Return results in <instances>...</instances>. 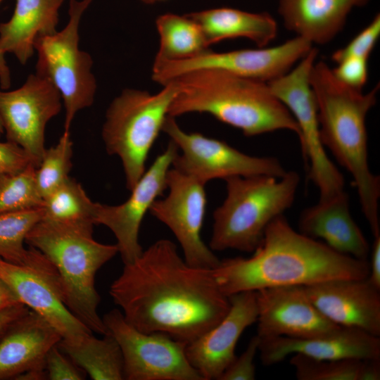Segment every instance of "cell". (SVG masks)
I'll use <instances>...</instances> for the list:
<instances>
[{"label": "cell", "instance_id": "1", "mask_svg": "<svg viewBox=\"0 0 380 380\" xmlns=\"http://www.w3.org/2000/svg\"><path fill=\"white\" fill-rule=\"evenodd\" d=\"M212 270L189 265L173 242L160 239L125 264L109 294L137 329L188 344L216 325L230 307Z\"/></svg>", "mask_w": 380, "mask_h": 380}, {"label": "cell", "instance_id": "2", "mask_svg": "<svg viewBox=\"0 0 380 380\" xmlns=\"http://www.w3.org/2000/svg\"><path fill=\"white\" fill-rule=\"evenodd\" d=\"M249 258L220 260L212 270L226 296L280 286H309L338 279H365L369 262L336 251L291 226L284 215L267 226Z\"/></svg>", "mask_w": 380, "mask_h": 380}, {"label": "cell", "instance_id": "3", "mask_svg": "<svg viewBox=\"0 0 380 380\" xmlns=\"http://www.w3.org/2000/svg\"><path fill=\"white\" fill-rule=\"evenodd\" d=\"M310 83L317 106L321 141L351 175L361 210L373 236H377L380 179L368 163L366 118L376 103L379 85L363 93L337 79L323 61L314 63Z\"/></svg>", "mask_w": 380, "mask_h": 380}, {"label": "cell", "instance_id": "4", "mask_svg": "<svg viewBox=\"0 0 380 380\" xmlns=\"http://www.w3.org/2000/svg\"><path fill=\"white\" fill-rule=\"evenodd\" d=\"M170 82L177 92L169 116L205 113L246 137L289 130L300 138L295 119L267 82L212 68L194 70Z\"/></svg>", "mask_w": 380, "mask_h": 380}, {"label": "cell", "instance_id": "5", "mask_svg": "<svg viewBox=\"0 0 380 380\" xmlns=\"http://www.w3.org/2000/svg\"><path fill=\"white\" fill-rule=\"evenodd\" d=\"M25 243L42 252L56 268L64 302L92 332L108 334L97 312L100 296L95 286L98 270L117 253L116 244L93 237V229L56 224L44 219L27 234Z\"/></svg>", "mask_w": 380, "mask_h": 380}, {"label": "cell", "instance_id": "6", "mask_svg": "<svg viewBox=\"0 0 380 380\" xmlns=\"http://www.w3.org/2000/svg\"><path fill=\"white\" fill-rule=\"evenodd\" d=\"M300 175L287 171L269 175L232 177L224 179L227 196L213 212L210 248L253 253L270 222L294 202Z\"/></svg>", "mask_w": 380, "mask_h": 380}, {"label": "cell", "instance_id": "7", "mask_svg": "<svg viewBox=\"0 0 380 380\" xmlns=\"http://www.w3.org/2000/svg\"><path fill=\"white\" fill-rule=\"evenodd\" d=\"M163 86L154 94L125 89L106 113L102 138L108 153L120 158L129 191L146 171L149 152L177 92L172 82Z\"/></svg>", "mask_w": 380, "mask_h": 380}, {"label": "cell", "instance_id": "8", "mask_svg": "<svg viewBox=\"0 0 380 380\" xmlns=\"http://www.w3.org/2000/svg\"><path fill=\"white\" fill-rule=\"evenodd\" d=\"M93 0H69V19L61 30L38 37L36 72L47 77L59 91L65 108L64 131L70 132L72 120L94 101L96 81L93 60L79 47L82 17Z\"/></svg>", "mask_w": 380, "mask_h": 380}, {"label": "cell", "instance_id": "9", "mask_svg": "<svg viewBox=\"0 0 380 380\" xmlns=\"http://www.w3.org/2000/svg\"><path fill=\"white\" fill-rule=\"evenodd\" d=\"M317 55L318 50L312 47L291 70L267 84L295 119L300 129L303 157L309 165V179L319 190V199H326L345 191V182L320 139L317 106L310 83V73Z\"/></svg>", "mask_w": 380, "mask_h": 380}, {"label": "cell", "instance_id": "10", "mask_svg": "<svg viewBox=\"0 0 380 380\" xmlns=\"http://www.w3.org/2000/svg\"><path fill=\"white\" fill-rule=\"evenodd\" d=\"M162 131L180 150L172 167L204 184L213 179L224 180L232 177H281L287 172L274 157L248 155L225 141L198 132H186L179 126L175 118L169 115Z\"/></svg>", "mask_w": 380, "mask_h": 380}, {"label": "cell", "instance_id": "11", "mask_svg": "<svg viewBox=\"0 0 380 380\" xmlns=\"http://www.w3.org/2000/svg\"><path fill=\"white\" fill-rule=\"evenodd\" d=\"M102 319L117 341L127 380H203L188 360L186 344L159 332L144 333L113 309Z\"/></svg>", "mask_w": 380, "mask_h": 380}, {"label": "cell", "instance_id": "12", "mask_svg": "<svg viewBox=\"0 0 380 380\" xmlns=\"http://www.w3.org/2000/svg\"><path fill=\"white\" fill-rule=\"evenodd\" d=\"M312 48V43L296 36L270 48L227 52L209 50L195 58L182 61L155 59L152 78L164 85L185 72L212 68L267 83L288 72Z\"/></svg>", "mask_w": 380, "mask_h": 380}, {"label": "cell", "instance_id": "13", "mask_svg": "<svg viewBox=\"0 0 380 380\" xmlns=\"http://www.w3.org/2000/svg\"><path fill=\"white\" fill-rule=\"evenodd\" d=\"M28 260L14 264L0 258V278L20 303L48 322L62 338L75 339L93 333L65 304L58 271L50 260L30 246Z\"/></svg>", "mask_w": 380, "mask_h": 380}, {"label": "cell", "instance_id": "14", "mask_svg": "<svg viewBox=\"0 0 380 380\" xmlns=\"http://www.w3.org/2000/svg\"><path fill=\"white\" fill-rule=\"evenodd\" d=\"M62 97L47 77L28 75L11 91L0 89V119L8 141L20 146L37 167L45 151V129L62 108Z\"/></svg>", "mask_w": 380, "mask_h": 380}, {"label": "cell", "instance_id": "15", "mask_svg": "<svg viewBox=\"0 0 380 380\" xmlns=\"http://www.w3.org/2000/svg\"><path fill=\"white\" fill-rule=\"evenodd\" d=\"M166 184L167 196L156 199L149 212L174 234L186 263L214 269L220 260L201 235L207 203L205 184L173 167L167 172Z\"/></svg>", "mask_w": 380, "mask_h": 380}, {"label": "cell", "instance_id": "16", "mask_svg": "<svg viewBox=\"0 0 380 380\" xmlns=\"http://www.w3.org/2000/svg\"><path fill=\"white\" fill-rule=\"evenodd\" d=\"M178 152L177 146L170 141L122 203L109 205L94 202L93 222L104 225L113 232L124 265L133 262L143 252L139 241L141 222L153 202L167 189V174Z\"/></svg>", "mask_w": 380, "mask_h": 380}, {"label": "cell", "instance_id": "17", "mask_svg": "<svg viewBox=\"0 0 380 380\" xmlns=\"http://www.w3.org/2000/svg\"><path fill=\"white\" fill-rule=\"evenodd\" d=\"M257 336L306 338L329 333L338 326L311 302L303 286H280L256 291Z\"/></svg>", "mask_w": 380, "mask_h": 380}, {"label": "cell", "instance_id": "18", "mask_svg": "<svg viewBox=\"0 0 380 380\" xmlns=\"http://www.w3.org/2000/svg\"><path fill=\"white\" fill-rule=\"evenodd\" d=\"M226 315L213 327L186 346L189 362L203 380L218 379L236 357L235 348L244 330L256 322V292L229 296Z\"/></svg>", "mask_w": 380, "mask_h": 380}, {"label": "cell", "instance_id": "19", "mask_svg": "<svg viewBox=\"0 0 380 380\" xmlns=\"http://www.w3.org/2000/svg\"><path fill=\"white\" fill-rule=\"evenodd\" d=\"M314 305L335 324L380 336V289L367 278L338 279L303 286Z\"/></svg>", "mask_w": 380, "mask_h": 380}, {"label": "cell", "instance_id": "20", "mask_svg": "<svg viewBox=\"0 0 380 380\" xmlns=\"http://www.w3.org/2000/svg\"><path fill=\"white\" fill-rule=\"evenodd\" d=\"M258 351L265 366L296 353L320 360L380 358V338L358 329L339 327L329 333L306 338H260Z\"/></svg>", "mask_w": 380, "mask_h": 380}, {"label": "cell", "instance_id": "21", "mask_svg": "<svg viewBox=\"0 0 380 380\" xmlns=\"http://www.w3.org/2000/svg\"><path fill=\"white\" fill-rule=\"evenodd\" d=\"M299 232L320 239L336 251L367 260L370 246L352 217L348 195L343 191L304 209L298 219Z\"/></svg>", "mask_w": 380, "mask_h": 380}, {"label": "cell", "instance_id": "22", "mask_svg": "<svg viewBox=\"0 0 380 380\" xmlns=\"http://www.w3.org/2000/svg\"><path fill=\"white\" fill-rule=\"evenodd\" d=\"M62 337L42 317L30 310L15 320L0 338V380L45 368L49 350Z\"/></svg>", "mask_w": 380, "mask_h": 380}, {"label": "cell", "instance_id": "23", "mask_svg": "<svg viewBox=\"0 0 380 380\" xmlns=\"http://www.w3.org/2000/svg\"><path fill=\"white\" fill-rule=\"evenodd\" d=\"M369 0H279L278 11L284 26L310 43L325 44L343 28L355 7Z\"/></svg>", "mask_w": 380, "mask_h": 380}, {"label": "cell", "instance_id": "24", "mask_svg": "<svg viewBox=\"0 0 380 380\" xmlns=\"http://www.w3.org/2000/svg\"><path fill=\"white\" fill-rule=\"evenodd\" d=\"M64 0H15L11 18L0 23V56L11 53L26 65L41 35L57 31L59 10Z\"/></svg>", "mask_w": 380, "mask_h": 380}, {"label": "cell", "instance_id": "25", "mask_svg": "<svg viewBox=\"0 0 380 380\" xmlns=\"http://www.w3.org/2000/svg\"><path fill=\"white\" fill-rule=\"evenodd\" d=\"M201 27L208 46L222 40L243 37L265 47L277 37L278 25L267 13L217 8L187 14Z\"/></svg>", "mask_w": 380, "mask_h": 380}, {"label": "cell", "instance_id": "26", "mask_svg": "<svg viewBox=\"0 0 380 380\" xmlns=\"http://www.w3.org/2000/svg\"><path fill=\"white\" fill-rule=\"evenodd\" d=\"M58 346L91 379H125L122 352L109 333L101 338L93 333L75 339L61 338Z\"/></svg>", "mask_w": 380, "mask_h": 380}, {"label": "cell", "instance_id": "27", "mask_svg": "<svg viewBox=\"0 0 380 380\" xmlns=\"http://www.w3.org/2000/svg\"><path fill=\"white\" fill-rule=\"evenodd\" d=\"M156 23L160 46L155 59L186 60L209 51L201 27L187 14L165 13Z\"/></svg>", "mask_w": 380, "mask_h": 380}, {"label": "cell", "instance_id": "28", "mask_svg": "<svg viewBox=\"0 0 380 380\" xmlns=\"http://www.w3.org/2000/svg\"><path fill=\"white\" fill-rule=\"evenodd\" d=\"M44 201L42 219L65 226L94 229V202L75 179L69 177Z\"/></svg>", "mask_w": 380, "mask_h": 380}, {"label": "cell", "instance_id": "29", "mask_svg": "<svg viewBox=\"0 0 380 380\" xmlns=\"http://www.w3.org/2000/svg\"><path fill=\"white\" fill-rule=\"evenodd\" d=\"M43 206L0 215V258L14 263L27 262L30 250L24 243L29 232L44 217Z\"/></svg>", "mask_w": 380, "mask_h": 380}, {"label": "cell", "instance_id": "30", "mask_svg": "<svg viewBox=\"0 0 380 380\" xmlns=\"http://www.w3.org/2000/svg\"><path fill=\"white\" fill-rule=\"evenodd\" d=\"M36 169L30 163L19 172L0 173V215L44 205L36 184Z\"/></svg>", "mask_w": 380, "mask_h": 380}, {"label": "cell", "instance_id": "31", "mask_svg": "<svg viewBox=\"0 0 380 380\" xmlns=\"http://www.w3.org/2000/svg\"><path fill=\"white\" fill-rule=\"evenodd\" d=\"M72 146L70 132H63L55 146L45 149L35 173L37 186L43 199L70 177Z\"/></svg>", "mask_w": 380, "mask_h": 380}, {"label": "cell", "instance_id": "32", "mask_svg": "<svg viewBox=\"0 0 380 380\" xmlns=\"http://www.w3.org/2000/svg\"><path fill=\"white\" fill-rule=\"evenodd\" d=\"M364 359L320 360L293 354L290 363L298 380H360Z\"/></svg>", "mask_w": 380, "mask_h": 380}, {"label": "cell", "instance_id": "33", "mask_svg": "<svg viewBox=\"0 0 380 380\" xmlns=\"http://www.w3.org/2000/svg\"><path fill=\"white\" fill-rule=\"evenodd\" d=\"M379 36L380 15L378 13L344 47L335 51L331 55V60L337 63L348 57H360L369 59Z\"/></svg>", "mask_w": 380, "mask_h": 380}, {"label": "cell", "instance_id": "34", "mask_svg": "<svg viewBox=\"0 0 380 380\" xmlns=\"http://www.w3.org/2000/svg\"><path fill=\"white\" fill-rule=\"evenodd\" d=\"M47 379L50 380H83L86 373L77 366L58 346H53L45 358Z\"/></svg>", "mask_w": 380, "mask_h": 380}, {"label": "cell", "instance_id": "35", "mask_svg": "<svg viewBox=\"0 0 380 380\" xmlns=\"http://www.w3.org/2000/svg\"><path fill=\"white\" fill-rule=\"evenodd\" d=\"M260 338L255 335L246 350L234 358L219 380H253L255 378V357L258 352Z\"/></svg>", "mask_w": 380, "mask_h": 380}, {"label": "cell", "instance_id": "36", "mask_svg": "<svg viewBox=\"0 0 380 380\" xmlns=\"http://www.w3.org/2000/svg\"><path fill=\"white\" fill-rule=\"evenodd\" d=\"M336 64L332 69L335 77L350 87L362 90L368 79V59L348 57Z\"/></svg>", "mask_w": 380, "mask_h": 380}, {"label": "cell", "instance_id": "37", "mask_svg": "<svg viewBox=\"0 0 380 380\" xmlns=\"http://www.w3.org/2000/svg\"><path fill=\"white\" fill-rule=\"evenodd\" d=\"M33 163L29 155L16 144L0 141V173L15 172Z\"/></svg>", "mask_w": 380, "mask_h": 380}, {"label": "cell", "instance_id": "38", "mask_svg": "<svg viewBox=\"0 0 380 380\" xmlns=\"http://www.w3.org/2000/svg\"><path fill=\"white\" fill-rule=\"evenodd\" d=\"M370 253L369 273L367 279L376 288L380 289V235L374 236Z\"/></svg>", "mask_w": 380, "mask_h": 380}, {"label": "cell", "instance_id": "39", "mask_svg": "<svg viewBox=\"0 0 380 380\" xmlns=\"http://www.w3.org/2000/svg\"><path fill=\"white\" fill-rule=\"evenodd\" d=\"M29 311L25 305L20 303L0 312V338L15 320Z\"/></svg>", "mask_w": 380, "mask_h": 380}, {"label": "cell", "instance_id": "40", "mask_svg": "<svg viewBox=\"0 0 380 380\" xmlns=\"http://www.w3.org/2000/svg\"><path fill=\"white\" fill-rule=\"evenodd\" d=\"M19 303L20 302L14 292L0 278V312Z\"/></svg>", "mask_w": 380, "mask_h": 380}, {"label": "cell", "instance_id": "41", "mask_svg": "<svg viewBox=\"0 0 380 380\" xmlns=\"http://www.w3.org/2000/svg\"><path fill=\"white\" fill-rule=\"evenodd\" d=\"M4 0H0V5ZM0 86L6 89L11 86V73L4 56H0Z\"/></svg>", "mask_w": 380, "mask_h": 380}, {"label": "cell", "instance_id": "42", "mask_svg": "<svg viewBox=\"0 0 380 380\" xmlns=\"http://www.w3.org/2000/svg\"><path fill=\"white\" fill-rule=\"evenodd\" d=\"M16 380H44L47 379L45 368L32 369L15 378Z\"/></svg>", "mask_w": 380, "mask_h": 380}, {"label": "cell", "instance_id": "43", "mask_svg": "<svg viewBox=\"0 0 380 380\" xmlns=\"http://www.w3.org/2000/svg\"><path fill=\"white\" fill-rule=\"evenodd\" d=\"M140 1H141L142 2L146 3V4H153V3L160 1H163V0H140Z\"/></svg>", "mask_w": 380, "mask_h": 380}, {"label": "cell", "instance_id": "44", "mask_svg": "<svg viewBox=\"0 0 380 380\" xmlns=\"http://www.w3.org/2000/svg\"><path fill=\"white\" fill-rule=\"evenodd\" d=\"M4 133V127H3V125H2V122H1V120L0 119V137H1V135Z\"/></svg>", "mask_w": 380, "mask_h": 380}]
</instances>
